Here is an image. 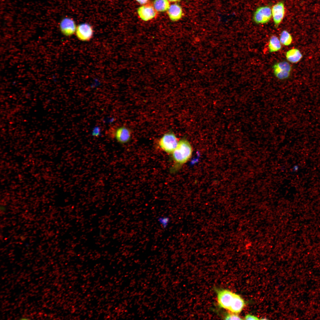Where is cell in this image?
<instances>
[{
  "label": "cell",
  "mask_w": 320,
  "mask_h": 320,
  "mask_svg": "<svg viewBox=\"0 0 320 320\" xmlns=\"http://www.w3.org/2000/svg\"><path fill=\"white\" fill-rule=\"evenodd\" d=\"M107 133V135L110 138L115 139L121 144H124L129 142L131 137L130 130L124 126L117 127H111Z\"/></svg>",
  "instance_id": "cell-2"
},
{
  "label": "cell",
  "mask_w": 320,
  "mask_h": 320,
  "mask_svg": "<svg viewBox=\"0 0 320 320\" xmlns=\"http://www.w3.org/2000/svg\"><path fill=\"white\" fill-rule=\"evenodd\" d=\"M178 142L175 134L169 132L165 134L160 138L158 144L160 148L164 152L172 153L177 147Z\"/></svg>",
  "instance_id": "cell-3"
},
{
  "label": "cell",
  "mask_w": 320,
  "mask_h": 320,
  "mask_svg": "<svg viewBox=\"0 0 320 320\" xmlns=\"http://www.w3.org/2000/svg\"><path fill=\"white\" fill-rule=\"evenodd\" d=\"M272 16L270 8L268 6L260 7L254 13L253 19L257 24H265L270 20Z\"/></svg>",
  "instance_id": "cell-8"
},
{
  "label": "cell",
  "mask_w": 320,
  "mask_h": 320,
  "mask_svg": "<svg viewBox=\"0 0 320 320\" xmlns=\"http://www.w3.org/2000/svg\"><path fill=\"white\" fill-rule=\"evenodd\" d=\"M285 56L287 61L293 63L299 62L303 56L300 50L296 48L289 49L286 52Z\"/></svg>",
  "instance_id": "cell-12"
},
{
  "label": "cell",
  "mask_w": 320,
  "mask_h": 320,
  "mask_svg": "<svg viewBox=\"0 0 320 320\" xmlns=\"http://www.w3.org/2000/svg\"><path fill=\"white\" fill-rule=\"evenodd\" d=\"M136 1L141 4H144L147 2L148 0H136Z\"/></svg>",
  "instance_id": "cell-21"
},
{
  "label": "cell",
  "mask_w": 320,
  "mask_h": 320,
  "mask_svg": "<svg viewBox=\"0 0 320 320\" xmlns=\"http://www.w3.org/2000/svg\"><path fill=\"white\" fill-rule=\"evenodd\" d=\"M137 12L140 17L145 21L152 19L156 14V11L153 7L148 5H143L139 7Z\"/></svg>",
  "instance_id": "cell-10"
},
{
  "label": "cell",
  "mask_w": 320,
  "mask_h": 320,
  "mask_svg": "<svg viewBox=\"0 0 320 320\" xmlns=\"http://www.w3.org/2000/svg\"><path fill=\"white\" fill-rule=\"evenodd\" d=\"M100 129L98 127L95 128L93 131L92 135L95 136H97L100 134Z\"/></svg>",
  "instance_id": "cell-20"
},
{
  "label": "cell",
  "mask_w": 320,
  "mask_h": 320,
  "mask_svg": "<svg viewBox=\"0 0 320 320\" xmlns=\"http://www.w3.org/2000/svg\"><path fill=\"white\" fill-rule=\"evenodd\" d=\"M77 26L73 19L69 17L63 18L59 24L60 32L66 36H71L75 33Z\"/></svg>",
  "instance_id": "cell-7"
},
{
  "label": "cell",
  "mask_w": 320,
  "mask_h": 320,
  "mask_svg": "<svg viewBox=\"0 0 320 320\" xmlns=\"http://www.w3.org/2000/svg\"><path fill=\"white\" fill-rule=\"evenodd\" d=\"M274 75L277 79L284 80L288 78L291 74L292 68L289 62L286 61L275 63L272 66Z\"/></svg>",
  "instance_id": "cell-4"
},
{
  "label": "cell",
  "mask_w": 320,
  "mask_h": 320,
  "mask_svg": "<svg viewBox=\"0 0 320 320\" xmlns=\"http://www.w3.org/2000/svg\"><path fill=\"white\" fill-rule=\"evenodd\" d=\"M279 39L282 45L287 46L291 44L293 39L291 34L287 31L284 30L281 33Z\"/></svg>",
  "instance_id": "cell-16"
},
{
  "label": "cell",
  "mask_w": 320,
  "mask_h": 320,
  "mask_svg": "<svg viewBox=\"0 0 320 320\" xmlns=\"http://www.w3.org/2000/svg\"><path fill=\"white\" fill-rule=\"evenodd\" d=\"M245 305L243 299L239 295L235 294L233 303L228 311L237 313H240Z\"/></svg>",
  "instance_id": "cell-13"
},
{
  "label": "cell",
  "mask_w": 320,
  "mask_h": 320,
  "mask_svg": "<svg viewBox=\"0 0 320 320\" xmlns=\"http://www.w3.org/2000/svg\"><path fill=\"white\" fill-rule=\"evenodd\" d=\"M75 33L79 40L88 41L91 40L93 36V29L89 24L83 23L77 26Z\"/></svg>",
  "instance_id": "cell-6"
},
{
  "label": "cell",
  "mask_w": 320,
  "mask_h": 320,
  "mask_svg": "<svg viewBox=\"0 0 320 320\" xmlns=\"http://www.w3.org/2000/svg\"><path fill=\"white\" fill-rule=\"evenodd\" d=\"M244 319L246 320H258L259 319L255 316L249 314L245 316Z\"/></svg>",
  "instance_id": "cell-19"
},
{
  "label": "cell",
  "mask_w": 320,
  "mask_h": 320,
  "mask_svg": "<svg viewBox=\"0 0 320 320\" xmlns=\"http://www.w3.org/2000/svg\"><path fill=\"white\" fill-rule=\"evenodd\" d=\"M235 294L226 289L218 290L217 301L219 306L228 310L233 303Z\"/></svg>",
  "instance_id": "cell-5"
},
{
  "label": "cell",
  "mask_w": 320,
  "mask_h": 320,
  "mask_svg": "<svg viewBox=\"0 0 320 320\" xmlns=\"http://www.w3.org/2000/svg\"><path fill=\"white\" fill-rule=\"evenodd\" d=\"M153 4L156 10L159 12L167 11L170 6L168 0H155Z\"/></svg>",
  "instance_id": "cell-15"
},
{
  "label": "cell",
  "mask_w": 320,
  "mask_h": 320,
  "mask_svg": "<svg viewBox=\"0 0 320 320\" xmlns=\"http://www.w3.org/2000/svg\"><path fill=\"white\" fill-rule=\"evenodd\" d=\"M178 0H168V1H171V2H175V1H178Z\"/></svg>",
  "instance_id": "cell-22"
},
{
  "label": "cell",
  "mask_w": 320,
  "mask_h": 320,
  "mask_svg": "<svg viewBox=\"0 0 320 320\" xmlns=\"http://www.w3.org/2000/svg\"><path fill=\"white\" fill-rule=\"evenodd\" d=\"M158 221L161 227L165 229L168 225L170 219L168 216H161L158 218Z\"/></svg>",
  "instance_id": "cell-17"
},
{
  "label": "cell",
  "mask_w": 320,
  "mask_h": 320,
  "mask_svg": "<svg viewBox=\"0 0 320 320\" xmlns=\"http://www.w3.org/2000/svg\"><path fill=\"white\" fill-rule=\"evenodd\" d=\"M29 319L28 318H21L20 319H22V320H25V319L26 320V319Z\"/></svg>",
  "instance_id": "cell-23"
},
{
  "label": "cell",
  "mask_w": 320,
  "mask_h": 320,
  "mask_svg": "<svg viewBox=\"0 0 320 320\" xmlns=\"http://www.w3.org/2000/svg\"><path fill=\"white\" fill-rule=\"evenodd\" d=\"M167 13L169 18L173 21L178 20L183 15V11L181 7L176 4L170 6L167 10Z\"/></svg>",
  "instance_id": "cell-11"
},
{
  "label": "cell",
  "mask_w": 320,
  "mask_h": 320,
  "mask_svg": "<svg viewBox=\"0 0 320 320\" xmlns=\"http://www.w3.org/2000/svg\"><path fill=\"white\" fill-rule=\"evenodd\" d=\"M192 151V147L188 141L185 139L179 141L172 153L175 166H179L186 163L191 156Z\"/></svg>",
  "instance_id": "cell-1"
},
{
  "label": "cell",
  "mask_w": 320,
  "mask_h": 320,
  "mask_svg": "<svg viewBox=\"0 0 320 320\" xmlns=\"http://www.w3.org/2000/svg\"><path fill=\"white\" fill-rule=\"evenodd\" d=\"M271 12L275 27L277 28L284 16L285 9L284 3L280 1L276 4L273 6Z\"/></svg>",
  "instance_id": "cell-9"
},
{
  "label": "cell",
  "mask_w": 320,
  "mask_h": 320,
  "mask_svg": "<svg viewBox=\"0 0 320 320\" xmlns=\"http://www.w3.org/2000/svg\"><path fill=\"white\" fill-rule=\"evenodd\" d=\"M281 45L278 37L276 35H272L269 39L268 44L269 52L272 53L279 51L281 49Z\"/></svg>",
  "instance_id": "cell-14"
},
{
  "label": "cell",
  "mask_w": 320,
  "mask_h": 320,
  "mask_svg": "<svg viewBox=\"0 0 320 320\" xmlns=\"http://www.w3.org/2000/svg\"><path fill=\"white\" fill-rule=\"evenodd\" d=\"M226 320H241L242 319L237 313H231L227 314L225 317Z\"/></svg>",
  "instance_id": "cell-18"
}]
</instances>
